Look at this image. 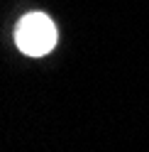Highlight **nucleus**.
Wrapping results in <instances>:
<instances>
[{"mask_svg": "<svg viewBox=\"0 0 149 152\" xmlns=\"http://www.w3.org/2000/svg\"><path fill=\"white\" fill-rule=\"evenodd\" d=\"M15 42L27 56H44L56 47V27L44 12H30L17 22Z\"/></svg>", "mask_w": 149, "mask_h": 152, "instance_id": "1", "label": "nucleus"}]
</instances>
